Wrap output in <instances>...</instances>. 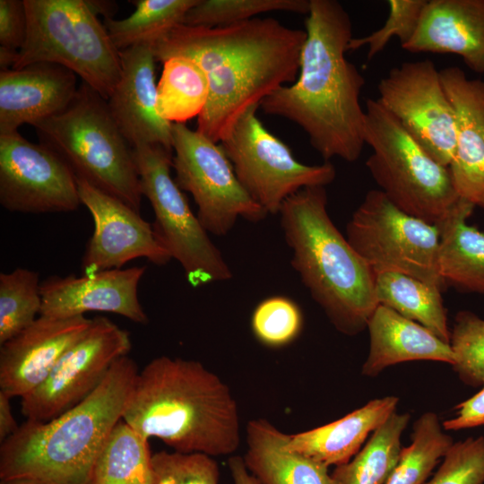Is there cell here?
Instances as JSON below:
<instances>
[{
    "instance_id": "cell-1",
    "label": "cell",
    "mask_w": 484,
    "mask_h": 484,
    "mask_svg": "<svg viewBox=\"0 0 484 484\" xmlns=\"http://www.w3.org/2000/svg\"><path fill=\"white\" fill-rule=\"evenodd\" d=\"M306 30L273 18L217 26L178 24L152 44L157 61L194 60L209 83L197 129L214 143L226 139L240 117L298 75Z\"/></svg>"
},
{
    "instance_id": "cell-2",
    "label": "cell",
    "mask_w": 484,
    "mask_h": 484,
    "mask_svg": "<svg viewBox=\"0 0 484 484\" xmlns=\"http://www.w3.org/2000/svg\"><path fill=\"white\" fill-rule=\"evenodd\" d=\"M298 75L265 97L260 108L299 125L324 161H356L366 144L365 79L345 56L351 19L336 0H310Z\"/></svg>"
},
{
    "instance_id": "cell-3",
    "label": "cell",
    "mask_w": 484,
    "mask_h": 484,
    "mask_svg": "<svg viewBox=\"0 0 484 484\" xmlns=\"http://www.w3.org/2000/svg\"><path fill=\"white\" fill-rule=\"evenodd\" d=\"M122 419L179 453L228 455L240 443L229 386L195 360L160 356L150 361L138 372Z\"/></svg>"
},
{
    "instance_id": "cell-4",
    "label": "cell",
    "mask_w": 484,
    "mask_h": 484,
    "mask_svg": "<svg viewBox=\"0 0 484 484\" xmlns=\"http://www.w3.org/2000/svg\"><path fill=\"white\" fill-rule=\"evenodd\" d=\"M128 355L117 359L84 400L48 420L28 419L0 445V480L87 484L108 436L122 419L138 375Z\"/></svg>"
},
{
    "instance_id": "cell-5",
    "label": "cell",
    "mask_w": 484,
    "mask_h": 484,
    "mask_svg": "<svg viewBox=\"0 0 484 484\" xmlns=\"http://www.w3.org/2000/svg\"><path fill=\"white\" fill-rule=\"evenodd\" d=\"M279 213L290 264L312 298L339 332L361 333L378 306L376 274L332 221L325 186L298 191Z\"/></svg>"
},
{
    "instance_id": "cell-6",
    "label": "cell",
    "mask_w": 484,
    "mask_h": 484,
    "mask_svg": "<svg viewBox=\"0 0 484 484\" xmlns=\"http://www.w3.org/2000/svg\"><path fill=\"white\" fill-rule=\"evenodd\" d=\"M40 143L99 190L141 212L142 187L133 148L107 100L82 82L69 106L34 125Z\"/></svg>"
},
{
    "instance_id": "cell-7",
    "label": "cell",
    "mask_w": 484,
    "mask_h": 484,
    "mask_svg": "<svg viewBox=\"0 0 484 484\" xmlns=\"http://www.w3.org/2000/svg\"><path fill=\"white\" fill-rule=\"evenodd\" d=\"M28 31L13 69L62 65L106 100L121 75L120 51L86 0H24Z\"/></svg>"
},
{
    "instance_id": "cell-8",
    "label": "cell",
    "mask_w": 484,
    "mask_h": 484,
    "mask_svg": "<svg viewBox=\"0 0 484 484\" xmlns=\"http://www.w3.org/2000/svg\"><path fill=\"white\" fill-rule=\"evenodd\" d=\"M366 162L379 190L400 210L436 224L462 199L449 167L435 160L377 99L365 109Z\"/></svg>"
},
{
    "instance_id": "cell-9",
    "label": "cell",
    "mask_w": 484,
    "mask_h": 484,
    "mask_svg": "<svg viewBox=\"0 0 484 484\" xmlns=\"http://www.w3.org/2000/svg\"><path fill=\"white\" fill-rule=\"evenodd\" d=\"M142 193L153 210L154 233L193 287L228 281L232 272L172 177V152L156 144L133 147Z\"/></svg>"
},
{
    "instance_id": "cell-10",
    "label": "cell",
    "mask_w": 484,
    "mask_h": 484,
    "mask_svg": "<svg viewBox=\"0 0 484 484\" xmlns=\"http://www.w3.org/2000/svg\"><path fill=\"white\" fill-rule=\"evenodd\" d=\"M346 238L375 274L398 272L444 286L437 227L402 212L379 189L366 194L347 224Z\"/></svg>"
},
{
    "instance_id": "cell-11",
    "label": "cell",
    "mask_w": 484,
    "mask_h": 484,
    "mask_svg": "<svg viewBox=\"0 0 484 484\" xmlns=\"http://www.w3.org/2000/svg\"><path fill=\"white\" fill-rule=\"evenodd\" d=\"M259 107L240 117L220 146L247 194L267 213L276 214L298 191L331 184L336 170L329 161L307 165L296 160L290 147L260 121Z\"/></svg>"
},
{
    "instance_id": "cell-12",
    "label": "cell",
    "mask_w": 484,
    "mask_h": 484,
    "mask_svg": "<svg viewBox=\"0 0 484 484\" xmlns=\"http://www.w3.org/2000/svg\"><path fill=\"white\" fill-rule=\"evenodd\" d=\"M175 181L190 193L208 233L226 235L240 217L259 221L268 214L245 190L222 147L184 124L172 125Z\"/></svg>"
},
{
    "instance_id": "cell-13",
    "label": "cell",
    "mask_w": 484,
    "mask_h": 484,
    "mask_svg": "<svg viewBox=\"0 0 484 484\" xmlns=\"http://www.w3.org/2000/svg\"><path fill=\"white\" fill-rule=\"evenodd\" d=\"M131 348L126 330L106 316L92 318L87 332L64 353L44 382L22 398L23 416L48 421L72 409L100 385Z\"/></svg>"
},
{
    "instance_id": "cell-14",
    "label": "cell",
    "mask_w": 484,
    "mask_h": 484,
    "mask_svg": "<svg viewBox=\"0 0 484 484\" xmlns=\"http://www.w3.org/2000/svg\"><path fill=\"white\" fill-rule=\"evenodd\" d=\"M381 105L438 163L449 167L455 151V120L440 70L429 59L393 67L377 85Z\"/></svg>"
},
{
    "instance_id": "cell-15",
    "label": "cell",
    "mask_w": 484,
    "mask_h": 484,
    "mask_svg": "<svg viewBox=\"0 0 484 484\" xmlns=\"http://www.w3.org/2000/svg\"><path fill=\"white\" fill-rule=\"evenodd\" d=\"M75 176L42 143L0 134V204L11 212H71L81 204Z\"/></svg>"
},
{
    "instance_id": "cell-16",
    "label": "cell",
    "mask_w": 484,
    "mask_h": 484,
    "mask_svg": "<svg viewBox=\"0 0 484 484\" xmlns=\"http://www.w3.org/2000/svg\"><path fill=\"white\" fill-rule=\"evenodd\" d=\"M82 204L91 212L94 230L82 257L83 274L122 269L136 258L164 265L172 258L152 225L122 201L75 177Z\"/></svg>"
},
{
    "instance_id": "cell-17",
    "label": "cell",
    "mask_w": 484,
    "mask_h": 484,
    "mask_svg": "<svg viewBox=\"0 0 484 484\" xmlns=\"http://www.w3.org/2000/svg\"><path fill=\"white\" fill-rule=\"evenodd\" d=\"M145 271L146 266H133L82 276H50L40 284V315L71 318L97 311L146 324L149 319L138 298V286Z\"/></svg>"
},
{
    "instance_id": "cell-18",
    "label": "cell",
    "mask_w": 484,
    "mask_h": 484,
    "mask_svg": "<svg viewBox=\"0 0 484 484\" xmlns=\"http://www.w3.org/2000/svg\"><path fill=\"white\" fill-rule=\"evenodd\" d=\"M84 315H39L30 326L0 345V391L23 397L48 376L64 353L90 328Z\"/></svg>"
},
{
    "instance_id": "cell-19",
    "label": "cell",
    "mask_w": 484,
    "mask_h": 484,
    "mask_svg": "<svg viewBox=\"0 0 484 484\" xmlns=\"http://www.w3.org/2000/svg\"><path fill=\"white\" fill-rule=\"evenodd\" d=\"M121 75L107 99L109 112L132 148L156 144L172 152V123L157 110L156 58L151 43L120 51Z\"/></svg>"
},
{
    "instance_id": "cell-20",
    "label": "cell",
    "mask_w": 484,
    "mask_h": 484,
    "mask_svg": "<svg viewBox=\"0 0 484 484\" xmlns=\"http://www.w3.org/2000/svg\"><path fill=\"white\" fill-rule=\"evenodd\" d=\"M455 120V151L449 166L459 196L478 206L484 198V81L463 70H440Z\"/></svg>"
},
{
    "instance_id": "cell-21",
    "label": "cell",
    "mask_w": 484,
    "mask_h": 484,
    "mask_svg": "<svg viewBox=\"0 0 484 484\" xmlns=\"http://www.w3.org/2000/svg\"><path fill=\"white\" fill-rule=\"evenodd\" d=\"M76 74L52 63L0 70V134L35 125L65 110L77 93Z\"/></svg>"
},
{
    "instance_id": "cell-22",
    "label": "cell",
    "mask_w": 484,
    "mask_h": 484,
    "mask_svg": "<svg viewBox=\"0 0 484 484\" xmlns=\"http://www.w3.org/2000/svg\"><path fill=\"white\" fill-rule=\"evenodd\" d=\"M402 48L454 54L484 74V0H428L415 33Z\"/></svg>"
},
{
    "instance_id": "cell-23",
    "label": "cell",
    "mask_w": 484,
    "mask_h": 484,
    "mask_svg": "<svg viewBox=\"0 0 484 484\" xmlns=\"http://www.w3.org/2000/svg\"><path fill=\"white\" fill-rule=\"evenodd\" d=\"M367 328L369 351L362 367L365 376H376L385 368L405 361L433 360L452 366L455 362L449 343L384 305L376 307Z\"/></svg>"
},
{
    "instance_id": "cell-24",
    "label": "cell",
    "mask_w": 484,
    "mask_h": 484,
    "mask_svg": "<svg viewBox=\"0 0 484 484\" xmlns=\"http://www.w3.org/2000/svg\"><path fill=\"white\" fill-rule=\"evenodd\" d=\"M399 399L385 396L326 425L289 435L286 446L329 467L347 463L362 448L371 432L396 410Z\"/></svg>"
},
{
    "instance_id": "cell-25",
    "label": "cell",
    "mask_w": 484,
    "mask_h": 484,
    "mask_svg": "<svg viewBox=\"0 0 484 484\" xmlns=\"http://www.w3.org/2000/svg\"><path fill=\"white\" fill-rule=\"evenodd\" d=\"M288 436L267 419L247 423L243 458L260 484H333L327 466L287 448Z\"/></svg>"
},
{
    "instance_id": "cell-26",
    "label": "cell",
    "mask_w": 484,
    "mask_h": 484,
    "mask_svg": "<svg viewBox=\"0 0 484 484\" xmlns=\"http://www.w3.org/2000/svg\"><path fill=\"white\" fill-rule=\"evenodd\" d=\"M475 206L462 198L435 224L439 231L437 264L444 285L484 294V233L467 223Z\"/></svg>"
},
{
    "instance_id": "cell-27",
    "label": "cell",
    "mask_w": 484,
    "mask_h": 484,
    "mask_svg": "<svg viewBox=\"0 0 484 484\" xmlns=\"http://www.w3.org/2000/svg\"><path fill=\"white\" fill-rule=\"evenodd\" d=\"M376 296L384 305L449 343L450 330L441 289L411 276L385 272L376 274Z\"/></svg>"
},
{
    "instance_id": "cell-28",
    "label": "cell",
    "mask_w": 484,
    "mask_h": 484,
    "mask_svg": "<svg viewBox=\"0 0 484 484\" xmlns=\"http://www.w3.org/2000/svg\"><path fill=\"white\" fill-rule=\"evenodd\" d=\"M151 480L149 439L120 419L98 453L87 484H151Z\"/></svg>"
},
{
    "instance_id": "cell-29",
    "label": "cell",
    "mask_w": 484,
    "mask_h": 484,
    "mask_svg": "<svg viewBox=\"0 0 484 484\" xmlns=\"http://www.w3.org/2000/svg\"><path fill=\"white\" fill-rule=\"evenodd\" d=\"M411 415L394 411L347 463L331 473L333 484H385L402 451L401 438Z\"/></svg>"
},
{
    "instance_id": "cell-30",
    "label": "cell",
    "mask_w": 484,
    "mask_h": 484,
    "mask_svg": "<svg viewBox=\"0 0 484 484\" xmlns=\"http://www.w3.org/2000/svg\"><path fill=\"white\" fill-rule=\"evenodd\" d=\"M157 84V110L172 123L184 124L199 117L209 96V83L202 68L186 56H172L162 62Z\"/></svg>"
},
{
    "instance_id": "cell-31",
    "label": "cell",
    "mask_w": 484,
    "mask_h": 484,
    "mask_svg": "<svg viewBox=\"0 0 484 484\" xmlns=\"http://www.w3.org/2000/svg\"><path fill=\"white\" fill-rule=\"evenodd\" d=\"M198 0H137L135 11L122 20L107 18L104 26L114 46L119 50L155 42L181 24L186 13Z\"/></svg>"
},
{
    "instance_id": "cell-32",
    "label": "cell",
    "mask_w": 484,
    "mask_h": 484,
    "mask_svg": "<svg viewBox=\"0 0 484 484\" xmlns=\"http://www.w3.org/2000/svg\"><path fill=\"white\" fill-rule=\"evenodd\" d=\"M412 429L411 443L402 448L398 462L385 484H424L454 443L432 411L420 415Z\"/></svg>"
},
{
    "instance_id": "cell-33",
    "label": "cell",
    "mask_w": 484,
    "mask_h": 484,
    "mask_svg": "<svg viewBox=\"0 0 484 484\" xmlns=\"http://www.w3.org/2000/svg\"><path fill=\"white\" fill-rule=\"evenodd\" d=\"M40 284L39 273L28 268L0 273V345L40 315Z\"/></svg>"
},
{
    "instance_id": "cell-34",
    "label": "cell",
    "mask_w": 484,
    "mask_h": 484,
    "mask_svg": "<svg viewBox=\"0 0 484 484\" xmlns=\"http://www.w3.org/2000/svg\"><path fill=\"white\" fill-rule=\"evenodd\" d=\"M309 10L310 0H198L181 24L217 27L248 21L268 12L308 14Z\"/></svg>"
},
{
    "instance_id": "cell-35",
    "label": "cell",
    "mask_w": 484,
    "mask_h": 484,
    "mask_svg": "<svg viewBox=\"0 0 484 484\" xmlns=\"http://www.w3.org/2000/svg\"><path fill=\"white\" fill-rule=\"evenodd\" d=\"M453 365L460 379L473 387L484 384V319L470 311L456 314L450 331Z\"/></svg>"
},
{
    "instance_id": "cell-36",
    "label": "cell",
    "mask_w": 484,
    "mask_h": 484,
    "mask_svg": "<svg viewBox=\"0 0 484 484\" xmlns=\"http://www.w3.org/2000/svg\"><path fill=\"white\" fill-rule=\"evenodd\" d=\"M303 316L299 307L284 296L269 297L255 308L251 327L255 338L272 348L292 342L299 334Z\"/></svg>"
},
{
    "instance_id": "cell-37",
    "label": "cell",
    "mask_w": 484,
    "mask_h": 484,
    "mask_svg": "<svg viewBox=\"0 0 484 484\" xmlns=\"http://www.w3.org/2000/svg\"><path fill=\"white\" fill-rule=\"evenodd\" d=\"M217 462L205 454L160 451L152 454L151 484H219Z\"/></svg>"
},
{
    "instance_id": "cell-38",
    "label": "cell",
    "mask_w": 484,
    "mask_h": 484,
    "mask_svg": "<svg viewBox=\"0 0 484 484\" xmlns=\"http://www.w3.org/2000/svg\"><path fill=\"white\" fill-rule=\"evenodd\" d=\"M427 2L428 0H389V15L385 24L365 37L352 38L348 45V51L367 45V60H371L385 49L393 37L398 38L401 47L405 45L417 30Z\"/></svg>"
},
{
    "instance_id": "cell-39",
    "label": "cell",
    "mask_w": 484,
    "mask_h": 484,
    "mask_svg": "<svg viewBox=\"0 0 484 484\" xmlns=\"http://www.w3.org/2000/svg\"><path fill=\"white\" fill-rule=\"evenodd\" d=\"M426 484H484V436L454 443Z\"/></svg>"
},
{
    "instance_id": "cell-40",
    "label": "cell",
    "mask_w": 484,
    "mask_h": 484,
    "mask_svg": "<svg viewBox=\"0 0 484 484\" xmlns=\"http://www.w3.org/2000/svg\"><path fill=\"white\" fill-rule=\"evenodd\" d=\"M27 31L24 0H0V48L19 52L25 43Z\"/></svg>"
},
{
    "instance_id": "cell-41",
    "label": "cell",
    "mask_w": 484,
    "mask_h": 484,
    "mask_svg": "<svg viewBox=\"0 0 484 484\" xmlns=\"http://www.w3.org/2000/svg\"><path fill=\"white\" fill-rule=\"evenodd\" d=\"M454 418L442 423L445 430H460L484 425V384L480 392L457 406Z\"/></svg>"
},
{
    "instance_id": "cell-42",
    "label": "cell",
    "mask_w": 484,
    "mask_h": 484,
    "mask_svg": "<svg viewBox=\"0 0 484 484\" xmlns=\"http://www.w3.org/2000/svg\"><path fill=\"white\" fill-rule=\"evenodd\" d=\"M9 395L0 391V443L12 436L19 428L12 412Z\"/></svg>"
},
{
    "instance_id": "cell-43",
    "label": "cell",
    "mask_w": 484,
    "mask_h": 484,
    "mask_svg": "<svg viewBox=\"0 0 484 484\" xmlns=\"http://www.w3.org/2000/svg\"><path fill=\"white\" fill-rule=\"evenodd\" d=\"M228 465L234 484H260L258 480L247 470L243 457L231 456L228 460Z\"/></svg>"
},
{
    "instance_id": "cell-44",
    "label": "cell",
    "mask_w": 484,
    "mask_h": 484,
    "mask_svg": "<svg viewBox=\"0 0 484 484\" xmlns=\"http://www.w3.org/2000/svg\"><path fill=\"white\" fill-rule=\"evenodd\" d=\"M87 4L91 10L97 15L102 14L105 19L112 18L116 11V4L111 1H99V0H88L86 1Z\"/></svg>"
},
{
    "instance_id": "cell-45",
    "label": "cell",
    "mask_w": 484,
    "mask_h": 484,
    "mask_svg": "<svg viewBox=\"0 0 484 484\" xmlns=\"http://www.w3.org/2000/svg\"><path fill=\"white\" fill-rule=\"evenodd\" d=\"M0 484H42V483L33 480L22 478V479L0 480Z\"/></svg>"
},
{
    "instance_id": "cell-46",
    "label": "cell",
    "mask_w": 484,
    "mask_h": 484,
    "mask_svg": "<svg viewBox=\"0 0 484 484\" xmlns=\"http://www.w3.org/2000/svg\"><path fill=\"white\" fill-rule=\"evenodd\" d=\"M478 206H480L484 209V198Z\"/></svg>"
}]
</instances>
